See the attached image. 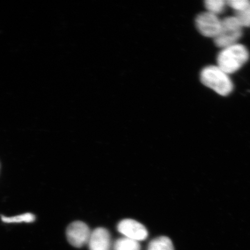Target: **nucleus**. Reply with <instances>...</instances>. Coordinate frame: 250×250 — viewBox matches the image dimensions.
<instances>
[{
  "label": "nucleus",
  "mask_w": 250,
  "mask_h": 250,
  "mask_svg": "<svg viewBox=\"0 0 250 250\" xmlns=\"http://www.w3.org/2000/svg\"><path fill=\"white\" fill-rule=\"evenodd\" d=\"M249 56L245 46L236 43L222 49L217 56V66L227 74L235 73L248 61Z\"/></svg>",
  "instance_id": "nucleus-1"
},
{
  "label": "nucleus",
  "mask_w": 250,
  "mask_h": 250,
  "mask_svg": "<svg viewBox=\"0 0 250 250\" xmlns=\"http://www.w3.org/2000/svg\"><path fill=\"white\" fill-rule=\"evenodd\" d=\"M201 82L219 95L226 96L232 92L233 85L229 76L218 66L209 65L201 73Z\"/></svg>",
  "instance_id": "nucleus-2"
},
{
  "label": "nucleus",
  "mask_w": 250,
  "mask_h": 250,
  "mask_svg": "<svg viewBox=\"0 0 250 250\" xmlns=\"http://www.w3.org/2000/svg\"><path fill=\"white\" fill-rule=\"evenodd\" d=\"M243 28L236 17L224 18L221 21L220 32L214 39L215 45L223 49L236 44L241 39Z\"/></svg>",
  "instance_id": "nucleus-3"
},
{
  "label": "nucleus",
  "mask_w": 250,
  "mask_h": 250,
  "mask_svg": "<svg viewBox=\"0 0 250 250\" xmlns=\"http://www.w3.org/2000/svg\"><path fill=\"white\" fill-rule=\"evenodd\" d=\"M221 21L217 15L206 11L197 16L195 23L197 29L203 36L214 39L220 32Z\"/></svg>",
  "instance_id": "nucleus-4"
},
{
  "label": "nucleus",
  "mask_w": 250,
  "mask_h": 250,
  "mask_svg": "<svg viewBox=\"0 0 250 250\" xmlns=\"http://www.w3.org/2000/svg\"><path fill=\"white\" fill-rule=\"evenodd\" d=\"M91 234L90 228L83 222L74 221L68 226L66 236L68 242L75 248H82L88 243Z\"/></svg>",
  "instance_id": "nucleus-5"
},
{
  "label": "nucleus",
  "mask_w": 250,
  "mask_h": 250,
  "mask_svg": "<svg viewBox=\"0 0 250 250\" xmlns=\"http://www.w3.org/2000/svg\"><path fill=\"white\" fill-rule=\"evenodd\" d=\"M117 229L125 237L139 242L146 240L148 235L146 228L139 222L132 219H125L120 222Z\"/></svg>",
  "instance_id": "nucleus-6"
},
{
  "label": "nucleus",
  "mask_w": 250,
  "mask_h": 250,
  "mask_svg": "<svg viewBox=\"0 0 250 250\" xmlns=\"http://www.w3.org/2000/svg\"><path fill=\"white\" fill-rule=\"evenodd\" d=\"M87 244L89 250H111V234L105 228H96L91 232Z\"/></svg>",
  "instance_id": "nucleus-7"
},
{
  "label": "nucleus",
  "mask_w": 250,
  "mask_h": 250,
  "mask_svg": "<svg viewBox=\"0 0 250 250\" xmlns=\"http://www.w3.org/2000/svg\"><path fill=\"white\" fill-rule=\"evenodd\" d=\"M147 250H174L173 243L167 236H160L149 243Z\"/></svg>",
  "instance_id": "nucleus-8"
},
{
  "label": "nucleus",
  "mask_w": 250,
  "mask_h": 250,
  "mask_svg": "<svg viewBox=\"0 0 250 250\" xmlns=\"http://www.w3.org/2000/svg\"><path fill=\"white\" fill-rule=\"evenodd\" d=\"M112 248L113 250H141V246L139 242L125 237L117 240Z\"/></svg>",
  "instance_id": "nucleus-9"
},
{
  "label": "nucleus",
  "mask_w": 250,
  "mask_h": 250,
  "mask_svg": "<svg viewBox=\"0 0 250 250\" xmlns=\"http://www.w3.org/2000/svg\"><path fill=\"white\" fill-rule=\"evenodd\" d=\"M205 6L208 12L218 16L226 10L227 4L225 0H207L205 1Z\"/></svg>",
  "instance_id": "nucleus-10"
},
{
  "label": "nucleus",
  "mask_w": 250,
  "mask_h": 250,
  "mask_svg": "<svg viewBox=\"0 0 250 250\" xmlns=\"http://www.w3.org/2000/svg\"><path fill=\"white\" fill-rule=\"evenodd\" d=\"M2 221L5 223H33L36 220L34 215L30 212L12 217H1Z\"/></svg>",
  "instance_id": "nucleus-11"
},
{
  "label": "nucleus",
  "mask_w": 250,
  "mask_h": 250,
  "mask_svg": "<svg viewBox=\"0 0 250 250\" xmlns=\"http://www.w3.org/2000/svg\"><path fill=\"white\" fill-rule=\"evenodd\" d=\"M234 17L238 20L243 27H250V2L242 11L234 12Z\"/></svg>",
  "instance_id": "nucleus-12"
},
{
  "label": "nucleus",
  "mask_w": 250,
  "mask_h": 250,
  "mask_svg": "<svg viewBox=\"0 0 250 250\" xmlns=\"http://www.w3.org/2000/svg\"><path fill=\"white\" fill-rule=\"evenodd\" d=\"M249 0H228L227 1V6L232 8L235 12L242 11L249 4Z\"/></svg>",
  "instance_id": "nucleus-13"
}]
</instances>
